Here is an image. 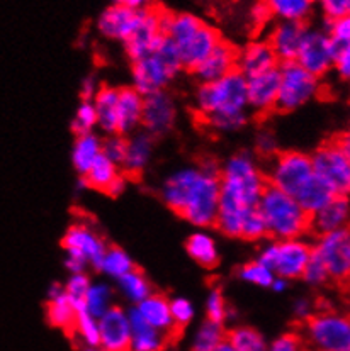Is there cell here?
<instances>
[{
  "instance_id": "57",
  "label": "cell",
  "mask_w": 350,
  "mask_h": 351,
  "mask_svg": "<svg viewBox=\"0 0 350 351\" xmlns=\"http://www.w3.org/2000/svg\"><path fill=\"white\" fill-rule=\"evenodd\" d=\"M114 3H119L131 10H145L155 7V0H114Z\"/></svg>"
},
{
  "instance_id": "52",
  "label": "cell",
  "mask_w": 350,
  "mask_h": 351,
  "mask_svg": "<svg viewBox=\"0 0 350 351\" xmlns=\"http://www.w3.org/2000/svg\"><path fill=\"white\" fill-rule=\"evenodd\" d=\"M257 149L266 158H272L277 152V139L270 131H260L257 136Z\"/></svg>"
},
{
  "instance_id": "7",
  "label": "cell",
  "mask_w": 350,
  "mask_h": 351,
  "mask_svg": "<svg viewBox=\"0 0 350 351\" xmlns=\"http://www.w3.org/2000/svg\"><path fill=\"white\" fill-rule=\"evenodd\" d=\"M272 165L269 168L266 180L267 185L276 187L277 191L296 197L303 185L315 175L312 165V156L299 152L276 153L272 156Z\"/></svg>"
},
{
  "instance_id": "20",
  "label": "cell",
  "mask_w": 350,
  "mask_h": 351,
  "mask_svg": "<svg viewBox=\"0 0 350 351\" xmlns=\"http://www.w3.org/2000/svg\"><path fill=\"white\" fill-rule=\"evenodd\" d=\"M237 48H235L233 45H230V43L221 39V41L214 46L213 51L209 53L208 58L196 68L194 73L198 75V78L202 84L220 80L221 77L228 75L230 71L237 70Z\"/></svg>"
},
{
  "instance_id": "45",
  "label": "cell",
  "mask_w": 350,
  "mask_h": 351,
  "mask_svg": "<svg viewBox=\"0 0 350 351\" xmlns=\"http://www.w3.org/2000/svg\"><path fill=\"white\" fill-rule=\"evenodd\" d=\"M153 53H155L156 56H160V58L169 64L172 70L177 71V73L180 71V68H182L180 51H178V46L175 45V41H172L169 36L162 34V38H160L159 43H156Z\"/></svg>"
},
{
  "instance_id": "62",
  "label": "cell",
  "mask_w": 350,
  "mask_h": 351,
  "mask_svg": "<svg viewBox=\"0 0 350 351\" xmlns=\"http://www.w3.org/2000/svg\"><path fill=\"white\" fill-rule=\"evenodd\" d=\"M85 351H101L99 348H85Z\"/></svg>"
},
{
  "instance_id": "54",
  "label": "cell",
  "mask_w": 350,
  "mask_h": 351,
  "mask_svg": "<svg viewBox=\"0 0 350 351\" xmlns=\"http://www.w3.org/2000/svg\"><path fill=\"white\" fill-rule=\"evenodd\" d=\"M313 314H315V313H313V306H312V302H310V300H306V299L296 300L294 316L298 317V319L306 321V319H310Z\"/></svg>"
},
{
  "instance_id": "39",
  "label": "cell",
  "mask_w": 350,
  "mask_h": 351,
  "mask_svg": "<svg viewBox=\"0 0 350 351\" xmlns=\"http://www.w3.org/2000/svg\"><path fill=\"white\" fill-rule=\"evenodd\" d=\"M226 341L233 346L235 351H267V341L257 329L235 328L226 335Z\"/></svg>"
},
{
  "instance_id": "43",
  "label": "cell",
  "mask_w": 350,
  "mask_h": 351,
  "mask_svg": "<svg viewBox=\"0 0 350 351\" xmlns=\"http://www.w3.org/2000/svg\"><path fill=\"white\" fill-rule=\"evenodd\" d=\"M264 236H267V228L262 216H260L259 209L257 207L255 209H250L244 216V219H242L240 238L257 241V239H262Z\"/></svg>"
},
{
  "instance_id": "21",
  "label": "cell",
  "mask_w": 350,
  "mask_h": 351,
  "mask_svg": "<svg viewBox=\"0 0 350 351\" xmlns=\"http://www.w3.org/2000/svg\"><path fill=\"white\" fill-rule=\"evenodd\" d=\"M220 41V32L214 29V27L208 26V24H202L198 32L185 45L178 46L182 68H187V70L194 71L199 64L208 58L209 53L213 51L214 46Z\"/></svg>"
},
{
  "instance_id": "8",
  "label": "cell",
  "mask_w": 350,
  "mask_h": 351,
  "mask_svg": "<svg viewBox=\"0 0 350 351\" xmlns=\"http://www.w3.org/2000/svg\"><path fill=\"white\" fill-rule=\"evenodd\" d=\"M306 338L315 351H350V321L338 313H316L306 319Z\"/></svg>"
},
{
  "instance_id": "34",
  "label": "cell",
  "mask_w": 350,
  "mask_h": 351,
  "mask_svg": "<svg viewBox=\"0 0 350 351\" xmlns=\"http://www.w3.org/2000/svg\"><path fill=\"white\" fill-rule=\"evenodd\" d=\"M187 253L192 260H196L206 268L216 267L218 260H220L216 243L208 232H194L187 239Z\"/></svg>"
},
{
  "instance_id": "25",
  "label": "cell",
  "mask_w": 350,
  "mask_h": 351,
  "mask_svg": "<svg viewBox=\"0 0 350 351\" xmlns=\"http://www.w3.org/2000/svg\"><path fill=\"white\" fill-rule=\"evenodd\" d=\"M152 153L153 136L146 131L133 132L131 138H126V153H124L123 163L119 168H123L124 175L138 177L150 163Z\"/></svg>"
},
{
  "instance_id": "4",
  "label": "cell",
  "mask_w": 350,
  "mask_h": 351,
  "mask_svg": "<svg viewBox=\"0 0 350 351\" xmlns=\"http://www.w3.org/2000/svg\"><path fill=\"white\" fill-rule=\"evenodd\" d=\"M257 209L266 223L267 234L276 238V241L298 239L310 231V214L303 210L294 197L276 187L267 185L264 189Z\"/></svg>"
},
{
  "instance_id": "1",
  "label": "cell",
  "mask_w": 350,
  "mask_h": 351,
  "mask_svg": "<svg viewBox=\"0 0 350 351\" xmlns=\"http://www.w3.org/2000/svg\"><path fill=\"white\" fill-rule=\"evenodd\" d=\"M267 180L250 155H235L220 171V199L214 224L228 236H240L242 219L255 209Z\"/></svg>"
},
{
  "instance_id": "36",
  "label": "cell",
  "mask_w": 350,
  "mask_h": 351,
  "mask_svg": "<svg viewBox=\"0 0 350 351\" xmlns=\"http://www.w3.org/2000/svg\"><path fill=\"white\" fill-rule=\"evenodd\" d=\"M117 285H119V290L123 292V295L133 304H140L143 299L152 295V285H150L148 278L140 270H137V268H133L126 275L117 278Z\"/></svg>"
},
{
  "instance_id": "32",
  "label": "cell",
  "mask_w": 350,
  "mask_h": 351,
  "mask_svg": "<svg viewBox=\"0 0 350 351\" xmlns=\"http://www.w3.org/2000/svg\"><path fill=\"white\" fill-rule=\"evenodd\" d=\"M46 316H48L49 324L55 326V328L65 329V331H73L75 317H77V306L63 292L58 297H53V299L48 300Z\"/></svg>"
},
{
  "instance_id": "29",
  "label": "cell",
  "mask_w": 350,
  "mask_h": 351,
  "mask_svg": "<svg viewBox=\"0 0 350 351\" xmlns=\"http://www.w3.org/2000/svg\"><path fill=\"white\" fill-rule=\"evenodd\" d=\"M269 9L270 16L277 21L289 23H306L313 14L312 0H262Z\"/></svg>"
},
{
  "instance_id": "26",
  "label": "cell",
  "mask_w": 350,
  "mask_h": 351,
  "mask_svg": "<svg viewBox=\"0 0 350 351\" xmlns=\"http://www.w3.org/2000/svg\"><path fill=\"white\" fill-rule=\"evenodd\" d=\"M128 319L131 329L130 351H162L165 348L167 335L146 324L135 307L128 313Z\"/></svg>"
},
{
  "instance_id": "13",
  "label": "cell",
  "mask_w": 350,
  "mask_h": 351,
  "mask_svg": "<svg viewBox=\"0 0 350 351\" xmlns=\"http://www.w3.org/2000/svg\"><path fill=\"white\" fill-rule=\"evenodd\" d=\"M177 75L160 56L155 53L133 62V88L143 97L163 90L170 80Z\"/></svg>"
},
{
  "instance_id": "2",
  "label": "cell",
  "mask_w": 350,
  "mask_h": 351,
  "mask_svg": "<svg viewBox=\"0 0 350 351\" xmlns=\"http://www.w3.org/2000/svg\"><path fill=\"white\" fill-rule=\"evenodd\" d=\"M220 171L221 168L211 160L199 168L177 171L163 185V200L191 224L213 226L220 199Z\"/></svg>"
},
{
  "instance_id": "23",
  "label": "cell",
  "mask_w": 350,
  "mask_h": 351,
  "mask_svg": "<svg viewBox=\"0 0 350 351\" xmlns=\"http://www.w3.org/2000/svg\"><path fill=\"white\" fill-rule=\"evenodd\" d=\"M143 95L135 88H121L117 92L116 106V134H133L141 124Z\"/></svg>"
},
{
  "instance_id": "14",
  "label": "cell",
  "mask_w": 350,
  "mask_h": 351,
  "mask_svg": "<svg viewBox=\"0 0 350 351\" xmlns=\"http://www.w3.org/2000/svg\"><path fill=\"white\" fill-rule=\"evenodd\" d=\"M63 248L67 255L82 258L87 265L97 267L99 260L106 252V243L94 229L85 223L71 224L63 236Z\"/></svg>"
},
{
  "instance_id": "56",
  "label": "cell",
  "mask_w": 350,
  "mask_h": 351,
  "mask_svg": "<svg viewBox=\"0 0 350 351\" xmlns=\"http://www.w3.org/2000/svg\"><path fill=\"white\" fill-rule=\"evenodd\" d=\"M334 68L338 71V75H340L342 78L347 80L350 75V51L337 56V58L334 60Z\"/></svg>"
},
{
  "instance_id": "37",
  "label": "cell",
  "mask_w": 350,
  "mask_h": 351,
  "mask_svg": "<svg viewBox=\"0 0 350 351\" xmlns=\"http://www.w3.org/2000/svg\"><path fill=\"white\" fill-rule=\"evenodd\" d=\"M77 317H75L73 331L87 348H99V319L87 313L84 304L77 302Z\"/></svg>"
},
{
  "instance_id": "17",
  "label": "cell",
  "mask_w": 350,
  "mask_h": 351,
  "mask_svg": "<svg viewBox=\"0 0 350 351\" xmlns=\"http://www.w3.org/2000/svg\"><path fill=\"white\" fill-rule=\"evenodd\" d=\"M279 95V66L246 78V104L259 114L276 109Z\"/></svg>"
},
{
  "instance_id": "16",
  "label": "cell",
  "mask_w": 350,
  "mask_h": 351,
  "mask_svg": "<svg viewBox=\"0 0 350 351\" xmlns=\"http://www.w3.org/2000/svg\"><path fill=\"white\" fill-rule=\"evenodd\" d=\"M175 123V106L165 90L143 97L141 124L152 136H162L172 129Z\"/></svg>"
},
{
  "instance_id": "60",
  "label": "cell",
  "mask_w": 350,
  "mask_h": 351,
  "mask_svg": "<svg viewBox=\"0 0 350 351\" xmlns=\"http://www.w3.org/2000/svg\"><path fill=\"white\" fill-rule=\"evenodd\" d=\"M65 292V289L62 287V285L60 284H53L51 287H49V290H48V299H53V297H58L60 293H63Z\"/></svg>"
},
{
  "instance_id": "35",
  "label": "cell",
  "mask_w": 350,
  "mask_h": 351,
  "mask_svg": "<svg viewBox=\"0 0 350 351\" xmlns=\"http://www.w3.org/2000/svg\"><path fill=\"white\" fill-rule=\"evenodd\" d=\"M102 274H106L107 277L113 278H121L123 275H126L128 271L133 270V260L128 255L124 250L113 246V248H106L104 255L99 260L97 267Z\"/></svg>"
},
{
  "instance_id": "50",
  "label": "cell",
  "mask_w": 350,
  "mask_h": 351,
  "mask_svg": "<svg viewBox=\"0 0 350 351\" xmlns=\"http://www.w3.org/2000/svg\"><path fill=\"white\" fill-rule=\"evenodd\" d=\"M318 3L323 10L325 19H342V17H349L350 14V0H320Z\"/></svg>"
},
{
  "instance_id": "61",
  "label": "cell",
  "mask_w": 350,
  "mask_h": 351,
  "mask_svg": "<svg viewBox=\"0 0 350 351\" xmlns=\"http://www.w3.org/2000/svg\"><path fill=\"white\" fill-rule=\"evenodd\" d=\"M214 351H235V350H233V346L230 345V343H228V341H223V343H221V345L218 346V348L214 350Z\"/></svg>"
},
{
  "instance_id": "40",
  "label": "cell",
  "mask_w": 350,
  "mask_h": 351,
  "mask_svg": "<svg viewBox=\"0 0 350 351\" xmlns=\"http://www.w3.org/2000/svg\"><path fill=\"white\" fill-rule=\"evenodd\" d=\"M223 341H226V332L223 324L206 321L199 326L192 341V351H214Z\"/></svg>"
},
{
  "instance_id": "18",
  "label": "cell",
  "mask_w": 350,
  "mask_h": 351,
  "mask_svg": "<svg viewBox=\"0 0 350 351\" xmlns=\"http://www.w3.org/2000/svg\"><path fill=\"white\" fill-rule=\"evenodd\" d=\"M306 31H308V24L306 23L279 21L276 26H272L267 43L270 45L272 51L276 53L279 63L294 62Z\"/></svg>"
},
{
  "instance_id": "12",
  "label": "cell",
  "mask_w": 350,
  "mask_h": 351,
  "mask_svg": "<svg viewBox=\"0 0 350 351\" xmlns=\"http://www.w3.org/2000/svg\"><path fill=\"white\" fill-rule=\"evenodd\" d=\"M160 38H162V29H160V9L150 7V9L140 10L137 26H135L130 38L124 41L128 56L133 62H138V60L152 55Z\"/></svg>"
},
{
  "instance_id": "30",
  "label": "cell",
  "mask_w": 350,
  "mask_h": 351,
  "mask_svg": "<svg viewBox=\"0 0 350 351\" xmlns=\"http://www.w3.org/2000/svg\"><path fill=\"white\" fill-rule=\"evenodd\" d=\"M101 155L102 141L94 134V132L77 136L73 152H71V163H73L75 170H77L78 173H87V170L92 167V163H94Z\"/></svg>"
},
{
  "instance_id": "51",
  "label": "cell",
  "mask_w": 350,
  "mask_h": 351,
  "mask_svg": "<svg viewBox=\"0 0 350 351\" xmlns=\"http://www.w3.org/2000/svg\"><path fill=\"white\" fill-rule=\"evenodd\" d=\"M303 343L298 335L294 332H285L279 338L274 339L270 345H267V351H301Z\"/></svg>"
},
{
  "instance_id": "38",
  "label": "cell",
  "mask_w": 350,
  "mask_h": 351,
  "mask_svg": "<svg viewBox=\"0 0 350 351\" xmlns=\"http://www.w3.org/2000/svg\"><path fill=\"white\" fill-rule=\"evenodd\" d=\"M110 300H113V290H110L109 285L91 284L82 304H84L89 314H92L95 319H99V317L104 316L107 311L113 307Z\"/></svg>"
},
{
  "instance_id": "42",
  "label": "cell",
  "mask_w": 350,
  "mask_h": 351,
  "mask_svg": "<svg viewBox=\"0 0 350 351\" xmlns=\"http://www.w3.org/2000/svg\"><path fill=\"white\" fill-rule=\"evenodd\" d=\"M97 126V114H95L94 104L91 100H84L78 106L77 112H75L73 123H71V129L77 136L87 134L92 132V129Z\"/></svg>"
},
{
  "instance_id": "58",
  "label": "cell",
  "mask_w": 350,
  "mask_h": 351,
  "mask_svg": "<svg viewBox=\"0 0 350 351\" xmlns=\"http://www.w3.org/2000/svg\"><path fill=\"white\" fill-rule=\"evenodd\" d=\"M124 189H126V175L121 173L119 177L113 182V185H110L109 191H107L106 193H109V195H113V197H117L124 192Z\"/></svg>"
},
{
  "instance_id": "6",
  "label": "cell",
  "mask_w": 350,
  "mask_h": 351,
  "mask_svg": "<svg viewBox=\"0 0 350 351\" xmlns=\"http://www.w3.org/2000/svg\"><path fill=\"white\" fill-rule=\"evenodd\" d=\"M312 256V246L303 239H284L264 246L257 260L267 265L276 277L292 280L301 278L306 265Z\"/></svg>"
},
{
  "instance_id": "53",
  "label": "cell",
  "mask_w": 350,
  "mask_h": 351,
  "mask_svg": "<svg viewBox=\"0 0 350 351\" xmlns=\"http://www.w3.org/2000/svg\"><path fill=\"white\" fill-rule=\"evenodd\" d=\"M250 19H252V23L255 24L257 27H264L270 19H272V16H270L266 3L260 0V2H257L255 5L252 7V10H250Z\"/></svg>"
},
{
  "instance_id": "9",
  "label": "cell",
  "mask_w": 350,
  "mask_h": 351,
  "mask_svg": "<svg viewBox=\"0 0 350 351\" xmlns=\"http://www.w3.org/2000/svg\"><path fill=\"white\" fill-rule=\"evenodd\" d=\"M320 90L318 78L296 62L279 63V95L276 109L294 110L308 104Z\"/></svg>"
},
{
  "instance_id": "55",
  "label": "cell",
  "mask_w": 350,
  "mask_h": 351,
  "mask_svg": "<svg viewBox=\"0 0 350 351\" xmlns=\"http://www.w3.org/2000/svg\"><path fill=\"white\" fill-rule=\"evenodd\" d=\"M99 88H101V85L95 80V77L85 78L84 84H82V97H84V100H91L92 102V99L97 94Z\"/></svg>"
},
{
  "instance_id": "63",
  "label": "cell",
  "mask_w": 350,
  "mask_h": 351,
  "mask_svg": "<svg viewBox=\"0 0 350 351\" xmlns=\"http://www.w3.org/2000/svg\"><path fill=\"white\" fill-rule=\"evenodd\" d=\"M312 2H313V3H315V2H320V0H312Z\"/></svg>"
},
{
  "instance_id": "49",
  "label": "cell",
  "mask_w": 350,
  "mask_h": 351,
  "mask_svg": "<svg viewBox=\"0 0 350 351\" xmlns=\"http://www.w3.org/2000/svg\"><path fill=\"white\" fill-rule=\"evenodd\" d=\"M89 287H91V280H89L87 275L71 274V277L69 278V282H67V285L63 289H65L67 295H69L70 299L77 304V302H82V300H84Z\"/></svg>"
},
{
  "instance_id": "33",
  "label": "cell",
  "mask_w": 350,
  "mask_h": 351,
  "mask_svg": "<svg viewBox=\"0 0 350 351\" xmlns=\"http://www.w3.org/2000/svg\"><path fill=\"white\" fill-rule=\"evenodd\" d=\"M119 175V167H117L116 163H113L110 160H107L104 155H101L94 163H92V167L89 168L87 173L84 175V182L87 187H92L95 189V191L101 192H107L110 185H113V182L116 180Z\"/></svg>"
},
{
  "instance_id": "27",
  "label": "cell",
  "mask_w": 350,
  "mask_h": 351,
  "mask_svg": "<svg viewBox=\"0 0 350 351\" xmlns=\"http://www.w3.org/2000/svg\"><path fill=\"white\" fill-rule=\"evenodd\" d=\"M135 309L138 311L143 321L152 326V328H155L156 331L163 332L167 336L175 331L172 316H170V304L163 295L152 293L146 299H143L140 304H137Z\"/></svg>"
},
{
  "instance_id": "59",
  "label": "cell",
  "mask_w": 350,
  "mask_h": 351,
  "mask_svg": "<svg viewBox=\"0 0 350 351\" xmlns=\"http://www.w3.org/2000/svg\"><path fill=\"white\" fill-rule=\"evenodd\" d=\"M289 282L285 280V278H281V277H276L274 278V282L270 284V287H272V290H276V292H284L285 289H288Z\"/></svg>"
},
{
  "instance_id": "15",
  "label": "cell",
  "mask_w": 350,
  "mask_h": 351,
  "mask_svg": "<svg viewBox=\"0 0 350 351\" xmlns=\"http://www.w3.org/2000/svg\"><path fill=\"white\" fill-rule=\"evenodd\" d=\"M131 329L128 313L113 306L102 317H99V350L130 351Z\"/></svg>"
},
{
  "instance_id": "5",
  "label": "cell",
  "mask_w": 350,
  "mask_h": 351,
  "mask_svg": "<svg viewBox=\"0 0 350 351\" xmlns=\"http://www.w3.org/2000/svg\"><path fill=\"white\" fill-rule=\"evenodd\" d=\"M313 171L327 182L337 195H349L350 189V139L338 134L330 143L318 148L312 156Z\"/></svg>"
},
{
  "instance_id": "3",
  "label": "cell",
  "mask_w": 350,
  "mask_h": 351,
  "mask_svg": "<svg viewBox=\"0 0 350 351\" xmlns=\"http://www.w3.org/2000/svg\"><path fill=\"white\" fill-rule=\"evenodd\" d=\"M246 107V78L238 70L202 84L198 90L199 112L220 131H237L245 126Z\"/></svg>"
},
{
  "instance_id": "31",
  "label": "cell",
  "mask_w": 350,
  "mask_h": 351,
  "mask_svg": "<svg viewBox=\"0 0 350 351\" xmlns=\"http://www.w3.org/2000/svg\"><path fill=\"white\" fill-rule=\"evenodd\" d=\"M117 92L113 87H101L92 99L95 114H97V126L106 134H116V106Z\"/></svg>"
},
{
  "instance_id": "47",
  "label": "cell",
  "mask_w": 350,
  "mask_h": 351,
  "mask_svg": "<svg viewBox=\"0 0 350 351\" xmlns=\"http://www.w3.org/2000/svg\"><path fill=\"white\" fill-rule=\"evenodd\" d=\"M124 153H126V138L121 134H110L109 138L102 143V155L107 160H110L113 163H116L117 167H121L124 158Z\"/></svg>"
},
{
  "instance_id": "11",
  "label": "cell",
  "mask_w": 350,
  "mask_h": 351,
  "mask_svg": "<svg viewBox=\"0 0 350 351\" xmlns=\"http://www.w3.org/2000/svg\"><path fill=\"white\" fill-rule=\"evenodd\" d=\"M294 62L313 77L320 78L327 75L330 68H334V55L327 32L308 27Z\"/></svg>"
},
{
  "instance_id": "22",
  "label": "cell",
  "mask_w": 350,
  "mask_h": 351,
  "mask_svg": "<svg viewBox=\"0 0 350 351\" xmlns=\"http://www.w3.org/2000/svg\"><path fill=\"white\" fill-rule=\"evenodd\" d=\"M277 66H279V60H277L276 53L272 51V48H270L267 41L248 43L244 48V51L238 53L237 70L245 78L274 70Z\"/></svg>"
},
{
  "instance_id": "46",
  "label": "cell",
  "mask_w": 350,
  "mask_h": 351,
  "mask_svg": "<svg viewBox=\"0 0 350 351\" xmlns=\"http://www.w3.org/2000/svg\"><path fill=\"white\" fill-rule=\"evenodd\" d=\"M170 304V316H172L175 329L184 328L189 322L194 319V306L184 297H175L174 300H169Z\"/></svg>"
},
{
  "instance_id": "10",
  "label": "cell",
  "mask_w": 350,
  "mask_h": 351,
  "mask_svg": "<svg viewBox=\"0 0 350 351\" xmlns=\"http://www.w3.org/2000/svg\"><path fill=\"white\" fill-rule=\"evenodd\" d=\"M312 253L327 268L330 280H347L350 275V234L347 228L318 236L315 246H312Z\"/></svg>"
},
{
  "instance_id": "44",
  "label": "cell",
  "mask_w": 350,
  "mask_h": 351,
  "mask_svg": "<svg viewBox=\"0 0 350 351\" xmlns=\"http://www.w3.org/2000/svg\"><path fill=\"white\" fill-rule=\"evenodd\" d=\"M206 313H208V321L216 322V324H224V321L228 319L230 311H228L221 289H213L209 292L208 300H206Z\"/></svg>"
},
{
  "instance_id": "28",
  "label": "cell",
  "mask_w": 350,
  "mask_h": 351,
  "mask_svg": "<svg viewBox=\"0 0 350 351\" xmlns=\"http://www.w3.org/2000/svg\"><path fill=\"white\" fill-rule=\"evenodd\" d=\"M337 197L334 189L327 184V182L321 180L320 177L313 175L305 185H303L301 191L298 192V195L294 197L298 200L299 206L303 207L306 214L313 216V214L318 213L320 209H323L328 202Z\"/></svg>"
},
{
  "instance_id": "48",
  "label": "cell",
  "mask_w": 350,
  "mask_h": 351,
  "mask_svg": "<svg viewBox=\"0 0 350 351\" xmlns=\"http://www.w3.org/2000/svg\"><path fill=\"white\" fill-rule=\"evenodd\" d=\"M301 277L305 278L306 284L315 285V287L330 282L327 268L323 267V263H321V261L318 260L313 253H312V256H310V261H308V265H306V268H305V271H303Z\"/></svg>"
},
{
  "instance_id": "19",
  "label": "cell",
  "mask_w": 350,
  "mask_h": 351,
  "mask_svg": "<svg viewBox=\"0 0 350 351\" xmlns=\"http://www.w3.org/2000/svg\"><path fill=\"white\" fill-rule=\"evenodd\" d=\"M138 17H140V10H131L119 3H113L99 16L97 29L104 38L124 43L137 26Z\"/></svg>"
},
{
  "instance_id": "24",
  "label": "cell",
  "mask_w": 350,
  "mask_h": 351,
  "mask_svg": "<svg viewBox=\"0 0 350 351\" xmlns=\"http://www.w3.org/2000/svg\"><path fill=\"white\" fill-rule=\"evenodd\" d=\"M349 197L337 195L323 209H320L313 216H310V229L315 231L318 236L325 234V232L345 229L349 223Z\"/></svg>"
},
{
  "instance_id": "41",
  "label": "cell",
  "mask_w": 350,
  "mask_h": 351,
  "mask_svg": "<svg viewBox=\"0 0 350 351\" xmlns=\"http://www.w3.org/2000/svg\"><path fill=\"white\" fill-rule=\"evenodd\" d=\"M238 275H240L242 280L253 285H259V287H270V284L276 278V274L267 265L260 263L259 260L244 265L240 268V271H238Z\"/></svg>"
}]
</instances>
